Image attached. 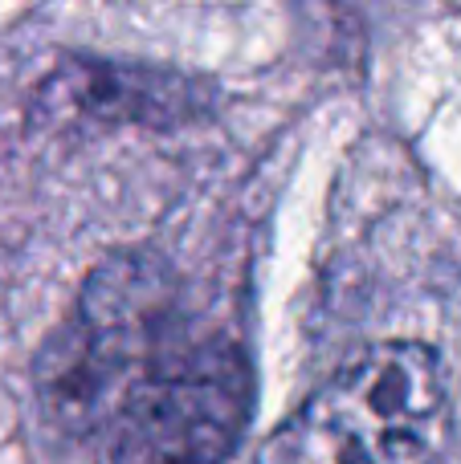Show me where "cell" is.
<instances>
[{"label":"cell","mask_w":461,"mask_h":464,"mask_svg":"<svg viewBox=\"0 0 461 464\" xmlns=\"http://www.w3.org/2000/svg\"><path fill=\"white\" fill-rule=\"evenodd\" d=\"M449 392L425 343H372L351 354L270 432L258 464H437Z\"/></svg>","instance_id":"cell-1"},{"label":"cell","mask_w":461,"mask_h":464,"mask_svg":"<svg viewBox=\"0 0 461 464\" xmlns=\"http://www.w3.org/2000/svg\"><path fill=\"white\" fill-rule=\"evenodd\" d=\"M172 318L168 269L147 256H119L90 273L78 318L45 351L37 371L41 400L65 428L111 424L127 395L155 371Z\"/></svg>","instance_id":"cell-2"},{"label":"cell","mask_w":461,"mask_h":464,"mask_svg":"<svg viewBox=\"0 0 461 464\" xmlns=\"http://www.w3.org/2000/svg\"><path fill=\"white\" fill-rule=\"evenodd\" d=\"M250 403L253 375L233 343L176 346L111 420L106 464H229Z\"/></svg>","instance_id":"cell-3"},{"label":"cell","mask_w":461,"mask_h":464,"mask_svg":"<svg viewBox=\"0 0 461 464\" xmlns=\"http://www.w3.org/2000/svg\"><path fill=\"white\" fill-rule=\"evenodd\" d=\"M45 98L62 111L86 114L98 122H143L172 127L204 111L201 82L172 70L119 62H70L49 78Z\"/></svg>","instance_id":"cell-4"}]
</instances>
